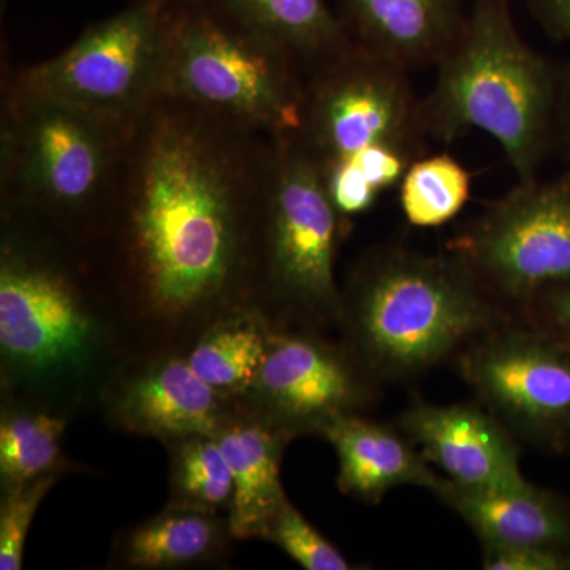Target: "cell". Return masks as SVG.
Listing matches in <instances>:
<instances>
[{
	"label": "cell",
	"mask_w": 570,
	"mask_h": 570,
	"mask_svg": "<svg viewBox=\"0 0 570 570\" xmlns=\"http://www.w3.org/2000/svg\"><path fill=\"white\" fill-rule=\"evenodd\" d=\"M321 438L335 449L337 489L356 501L377 504L389 491L406 485L434 493L444 480L403 431L363 414L335 420Z\"/></svg>",
	"instance_id": "e0dca14e"
},
{
	"label": "cell",
	"mask_w": 570,
	"mask_h": 570,
	"mask_svg": "<svg viewBox=\"0 0 570 570\" xmlns=\"http://www.w3.org/2000/svg\"><path fill=\"white\" fill-rule=\"evenodd\" d=\"M306 89L303 63L217 0L165 3L156 99L284 141L302 135Z\"/></svg>",
	"instance_id": "5b68a950"
},
{
	"label": "cell",
	"mask_w": 570,
	"mask_h": 570,
	"mask_svg": "<svg viewBox=\"0 0 570 570\" xmlns=\"http://www.w3.org/2000/svg\"><path fill=\"white\" fill-rule=\"evenodd\" d=\"M436 70L430 96L420 102L426 138L453 142L482 130L501 146L519 181L538 178L561 82L520 36L510 0H472L463 31Z\"/></svg>",
	"instance_id": "277c9868"
},
{
	"label": "cell",
	"mask_w": 570,
	"mask_h": 570,
	"mask_svg": "<svg viewBox=\"0 0 570 570\" xmlns=\"http://www.w3.org/2000/svg\"><path fill=\"white\" fill-rule=\"evenodd\" d=\"M275 328L261 307L245 303L206 326L184 356L205 384L239 400L253 385Z\"/></svg>",
	"instance_id": "ffe728a7"
},
{
	"label": "cell",
	"mask_w": 570,
	"mask_h": 570,
	"mask_svg": "<svg viewBox=\"0 0 570 570\" xmlns=\"http://www.w3.org/2000/svg\"><path fill=\"white\" fill-rule=\"evenodd\" d=\"M344 219L324 171L298 138L273 142L255 234L250 303L276 328L337 326L343 291L335 262Z\"/></svg>",
	"instance_id": "52a82bcc"
},
{
	"label": "cell",
	"mask_w": 570,
	"mask_h": 570,
	"mask_svg": "<svg viewBox=\"0 0 570 570\" xmlns=\"http://www.w3.org/2000/svg\"><path fill=\"white\" fill-rule=\"evenodd\" d=\"M434 494L466 521L482 546H538L570 550V515L550 491L521 487L472 490L442 480Z\"/></svg>",
	"instance_id": "ac0fdd59"
},
{
	"label": "cell",
	"mask_w": 570,
	"mask_h": 570,
	"mask_svg": "<svg viewBox=\"0 0 570 570\" xmlns=\"http://www.w3.org/2000/svg\"><path fill=\"white\" fill-rule=\"evenodd\" d=\"M523 309L530 314L532 321H538L550 330V333H543L570 348V284L546 292Z\"/></svg>",
	"instance_id": "f1b7e54d"
},
{
	"label": "cell",
	"mask_w": 570,
	"mask_h": 570,
	"mask_svg": "<svg viewBox=\"0 0 570 570\" xmlns=\"http://www.w3.org/2000/svg\"><path fill=\"white\" fill-rule=\"evenodd\" d=\"M265 540L275 543L296 564L306 570L354 569L347 558L328 542L288 499L269 524Z\"/></svg>",
	"instance_id": "d4e9b609"
},
{
	"label": "cell",
	"mask_w": 570,
	"mask_h": 570,
	"mask_svg": "<svg viewBox=\"0 0 570 570\" xmlns=\"http://www.w3.org/2000/svg\"><path fill=\"white\" fill-rule=\"evenodd\" d=\"M165 2L132 0L55 58L21 70L7 99L50 100L132 126L156 99Z\"/></svg>",
	"instance_id": "ba28073f"
},
{
	"label": "cell",
	"mask_w": 570,
	"mask_h": 570,
	"mask_svg": "<svg viewBox=\"0 0 570 570\" xmlns=\"http://www.w3.org/2000/svg\"><path fill=\"white\" fill-rule=\"evenodd\" d=\"M498 303L513 307L570 284V174L519 181L450 242Z\"/></svg>",
	"instance_id": "30bf717a"
},
{
	"label": "cell",
	"mask_w": 570,
	"mask_h": 570,
	"mask_svg": "<svg viewBox=\"0 0 570 570\" xmlns=\"http://www.w3.org/2000/svg\"><path fill=\"white\" fill-rule=\"evenodd\" d=\"M558 115L561 116L566 141H568L570 149V80L561 85L560 110H558Z\"/></svg>",
	"instance_id": "4dcf8cb0"
},
{
	"label": "cell",
	"mask_w": 570,
	"mask_h": 570,
	"mask_svg": "<svg viewBox=\"0 0 570 570\" xmlns=\"http://www.w3.org/2000/svg\"><path fill=\"white\" fill-rule=\"evenodd\" d=\"M420 102L404 67L352 40L307 73L298 140L322 170L373 146L419 159L426 138Z\"/></svg>",
	"instance_id": "9c48e42d"
},
{
	"label": "cell",
	"mask_w": 570,
	"mask_h": 570,
	"mask_svg": "<svg viewBox=\"0 0 570 570\" xmlns=\"http://www.w3.org/2000/svg\"><path fill=\"white\" fill-rule=\"evenodd\" d=\"M509 321L455 255L381 247L343 288V343L381 381H404Z\"/></svg>",
	"instance_id": "3957f363"
},
{
	"label": "cell",
	"mask_w": 570,
	"mask_h": 570,
	"mask_svg": "<svg viewBox=\"0 0 570 570\" xmlns=\"http://www.w3.org/2000/svg\"><path fill=\"white\" fill-rule=\"evenodd\" d=\"M400 430L428 463L464 489H510L528 483L515 436L487 407L415 401L401 414Z\"/></svg>",
	"instance_id": "5bb4252c"
},
{
	"label": "cell",
	"mask_w": 570,
	"mask_h": 570,
	"mask_svg": "<svg viewBox=\"0 0 570 570\" xmlns=\"http://www.w3.org/2000/svg\"><path fill=\"white\" fill-rule=\"evenodd\" d=\"M159 2H165V3H167V2H174V0H159Z\"/></svg>",
	"instance_id": "1f68e13d"
},
{
	"label": "cell",
	"mask_w": 570,
	"mask_h": 570,
	"mask_svg": "<svg viewBox=\"0 0 570 570\" xmlns=\"http://www.w3.org/2000/svg\"><path fill=\"white\" fill-rule=\"evenodd\" d=\"M340 9L352 40L407 71L436 67L468 18L461 0H340Z\"/></svg>",
	"instance_id": "2e32d148"
},
{
	"label": "cell",
	"mask_w": 570,
	"mask_h": 570,
	"mask_svg": "<svg viewBox=\"0 0 570 570\" xmlns=\"http://www.w3.org/2000/svg\"><path fill=\"white\" fill-rule=\"evenodd\" d=\"M273 140L168 99L130 129L88 264L137 355L186 352L250 303Z\"/></svg>",
	"instance_id": "6da1fadb"
},
{
	"label": "cell",
	"mask_w": 570,
	"mask_h": 570,
	"mask_svg": "<svg viewBox=\"0 0 570 570\" xmlns=\"http://www.w3.org/2000/svg\"><path fill=\"white\" fill-rule=\"evenodd\" d=\"M59 475L2 489L0 499V570H21L26 540L41 501L47 498Z\"/></svg>",
	"instance_id": "484cf974"
},
{
	"label": "cell",
	"mask_w": 570,
	"mask_h": 570,
	"mask_svg": "<svg viewBox=\"0 0 570 570\" xmlns=\"http://www.w3.org/2000/svg\"><path fill=\"white\" fill-rule=\"evenodd\" d=\"M164 445L170 456L168 504L228 515L234 475L214 434H190Z\"/></svg>",
	"instance_id": "603a6c76"
},
{
	"label": "cell",
	"mask_w": 570,
	"mask_h": 570,
	"mask_svg": "<svg viewBox=\"0 0 570 570\" xmlns=\"http://www.w3.org/2000/svg\"><path fill=\"white\" fill-rule=\"evenodd\" d=\"M77 247L3 219L2 400L71 412L102 400L137 355L122 318Z\"/></svg>",
	"instance_id": "7a4b0ae2"
},
{
	"label": "cell",
	"mask_w": 570,
	"mask_h": 570,
	"mask_svg": "<svg viewBox=\"0 0 570 570\" xmlns=\"http://www.w3.org/2000/svg\"><path fill=\"white\" fill-rule=\"evenodd\" d=\"M235 403L205 384L183 352L135 355L100 400L110 425L163 444L213 434Z\"/></svg>",
	"instance_id": "4fadbf2b"
},
{
	"label": "cell",
	"mask_w": 570,
	"mask_h": 570,
	"mask_svg": "<svg viewBox=\"0 0 570 570\" xmlns=\"http://www.w3.org/2000/svg\"><path fill=\"white\" fill-rule=\"evenodd\" d=\"M469 387L513 436L553 444L570 433V348L502 322L460 354Z\"/></svg>",
	"instance_id": "8fae6325"
},
{
	"label": "cell",
	"mask_w": 570,
	"mask_h": 570,
	"mask_svg": "<svg viewBox=\"0 0 570 570\" xmlns=\"http://www.w3.org/2000/svg\"><path fill=\"white\" fill-rule=\"evenodd\" d=\"M376 382L346 344L314 330L275 328L239 400L294 438L322 436L335 420L363 414Z\"/></svg>",
	"instance_id": "7c38bea8"
},
{
	"label": "cell",
	"mask_w": 570,
	"mask_h": 570,
	"mask_svg": "<svg viewBox=\"0 0 570 570\" xmlns=\"http://www.w3.org/2000/svg\"><path fill=\"white\" fill-rule=\"evenodd\" d=\"M217 444L234 475L232 534L236 540L266 539L269 524L287 501L281 463L294 436L236 400L217 430Z\"/></svg>",
	"instance_id": "9a60e30c"
},
{
	"label": "cell",
	"mask_w": 570,
	"mask_h": 570,
	"mask_svg": "<svg viewBox=\"0 0 570 570\" xmlns=\"http://www.w3.org/2000/svg\"><path fill=\"white\" fill-rule=\"evenodd\" d=\"M471 175L450 154L419 157L400 183V205L409 224L441 227L455 219L471 197Z\"/></svg>",
	"instance_id": "cb8c5ba5"
},
{
	"label": "cell",
	"mask_w": 570,
	"mask_h": 570,
	"mask_svg": "<svg viewBox=\"0 0 570 570\" xmlns=\"http://www.w3.org/2000/svg\"><path fill=\"white\" fill-rule=\"evenodd\" d=\"M255 32L294 55L309 73L352 43L325 0H217Z\"/></svg>",
	"instance_id": "44dd1931"
},
{
	"label": "cell",
	"mask_w": 570,
	"mask_h": 570,
	"mask_svg": "<svg viewBox=\"0 0 570 570\" xmlns=\"http://www.w3.org/2000/svg\"><path fill=\"white\" fill-rule=\"evenodd\" d=\"M69 417L48 409L2 400L0 483L2 489L70 471L62 439Z\"/></svg>",
	"instance_id": "7402d4cb"
},
{
	"label": "cell",
	"mask_w": 570,
	"mask_h": 570,
	"mask_svg": "<svg viewBox=\"0 0 570 570\" xmlns=\"http://www.w3.org/2000/svg\"><path fill=\"white\" fill-rule=\"evenodd\" d=\"M232 540L228 515L167 504L119 535L112 562L137 570L202 568L223 562Z\"/></svg>",
	"instance_id": "d6986e66"
},
{
	"label": "cell",
	"mask_w": 570,
	"mask_h": 570,
	"mask_svg": "<svg viewBox=\"0 0 570 570\" xmlns=\"http://www.w3.org/2000/svg\"><path fill=\"white\" fill-rule=\"evenodd\" d=\"M534 20L557 40H570V0H527Z\"/></svg>",
	"instance_id": "f546056e"
},
{
	"label": "cell",
	"mask_w": 570,
	"mask_h": 570,
	"mask_svg": "<svg viewBox=\"0 0 570 570\" xmlns=\"http://www.w3.org/2000/svg\"><path fill=\"white\" fill-rule=\"evenodd\" d=\"M3 219L85 249L110 206L132 126L50 100L7 99Z\"/></svg>",
	"instance_id": "8992f818"
},
{
	"label": "cell",
	"mask_w": 570,
	"mask_h": 570,
	"mask_svg": "<svg viewBox=\"0 0 570 570\" xmlns=\"http://www.w3.org/2000/svg\"><path fill=\"white\" fill-rule=\"evenodd\" d=\"M485 570H568L570 550L538 546H483Z\"/></svg>",
	"instance_id": "83f0119b"
},
{
	"label": "cell",
	"mask_w": 570,
	"mask_h": 570,
	"mask_svg": "<svg viewBox=\"0 0 570 570\" xmlns=\"http://www.w3.org/2000/svg\"><path fill=\"white\" fill-rule=\"evenodd\" d=\"M322 171L330 198L344 219L370 212L381 195L354 165L336 164Z\"/></svg>",
	"instance_id": "4316f807"
}]
</instances>
